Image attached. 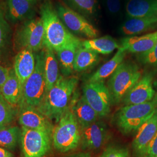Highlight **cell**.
Masks as SVG:
<instances>
[{"instance_id":"cell-16","label":"cell","mask_w":157,"mask_h":157,"mask_svg":"<svg viewBox=\"0 0 157 157\" xmlns=\"http://www.w3.org/2000/svg\"><path fill=\"white\" fill-rule=\"evenodd\" d=\"M76 91L73 95L70 107L76 118L81 129L90 125L99 119V116L91 107L83 95H76Z\"/></svg>"},{"instance_id":"cell-29","label":"cell","mask_w":157,"mask_h":157,"mask_svg":"<svg viewBox=\"0 0 157 157\" xmlns=\"http://www.w3.org/2000/svg\"><path fill=\"white\" fill-rule=\"evenodd\" d=\"M17 112V109L9 104L0 92V130L10 126Z\"/></svg>"},{"instance_id":"cell-1","label":"cell","mask_w":157,"mask_h":157,"mask_svg":"<svg viewBox=\"0 0 157 157\" xmlns=\"http://www.w3.org/2000/svg\"><path fill=\"white\" fill-rule=\"evenodd\" d=\"M78 83L77 76L59 75L56 83L46 93L37 109L52 122L57 124L70 107Z\"/></svg>"},{"instance_id":"cell-33","label":"cell","mask_w":157,"mask_h":157,"mask_svg":"<svg viewBox=\"0 0 157 157\" xmlns=\"http://www.w3.org/2000/svg\"><path fill=\"white\" fill-rule=\"evenodd\" d=\"M108 13L112 17H117L121 11V0H104Z\"/></svg>"},{"instance_id":"cell-24","label":"cell","mask_w":157,"mask_h":157,"mask_svg":"<svg viewBox=\"0 0 157 157\" xmlns=\"http://www.w3.org/2000/svg\"><path fill=\"white\" fill-rule=\"evenodd\" d=\"M81 44L86 48L104 55L109 54L116 49L118 50L120 47L119 44L110 36L82 40Z\"/></svg>"},{"instance_id":"cell-6","label":"cell","mask_w":157,"mask_h":157,"mask_svg":"<svg viewBox=\"0 0 157 157\" xmlns=\"http://www.w3.org/2000/svg\"><path fill=\"white\" fill-rule=\"evenodd\" d=\"M52 139L55 150L61 153L73 151L80 146L81 128L71 107L54 127Z\"/></svg>"},{"instance_id":"cell-12","label":"cell","mask_w":157,"mask_h":157,"mask_svg":"<svg viewBox=\"0 0 157 157\" xmlns=\"http://www.w3.org/2000/svg\"><path fill=\"white\" fill-rule=\"evenodd\" d=\"M108 136L107 124L98 119L81 129L80 145L84 151H98L105 144Z\"/></svg>"},{"instance_id":"cell-22","label":"cell","mask_w":157,"mask_h":157,"mask_svg":"<svg viewBox=\"0 0 157 157\" xmlns=\"http://www.w3.org/2000/svg\"><path fill=\"white\" fill-rule=\"evenodd\" d=\"M22 91V87L20 82L13 69L11 68L9 76L1 88V93L9 104L17 108L21 100Z\"/></svg>"},{"instance_id":"cell-14","label":"cell","mask_w":157,"mask_h":157,"mask_svg":"<svg viewBox=\"0 0 157 157\" xmlns=\"http://www.w3.org/2000/svg\"><path fill=\"white\" fill-rule=\"evenodd\" d=\"M18 112L19 123L22 127L53 133L54 126L52 122L36 108L25 107L19 109Z\"/></svg>"},{"instance_id":"cell-26","label":"cell","mask_w":157,"mask_h":157,"mask_svg":"<svg viewBox=\"0 0 157 157\" xmlns=\"http://www.w3.org/2000/svg\"><path fill=\"white\" fill-rule=\"evenodd\" d=\"M100 56L94 51L86 48L81 46L76 52L74 61V71L84 72L94 67L100 61Z\"/></svg>"},{"instance_id":"cell-19","label":"cell","mask_w":157,"mask_h":157,"mask_svg":"<svg viewBox=\"0 0 157 157\" xmlns=\"http://www.w3.org/2000/svg\"><path fill=\"white\" fill-rule=\"evenodd\" d=\"M81 40L75 37L56 52L59 67L63 76H70L74 72V61L76 52L81 46Z\"/></svg>"},{"instance_id":"cell-39","label":"cell","mask_w":157,"mask_h":157,"mask_svg":"<svg viewBox=\"0 0 157 157\" xmlns=\"http://www.w3.org/2000/svg\"><path fill=\"white\" fill-rule=\"evenodd\" d=\"M29 1H30V2H31L32 3H33L34 4H36L37 2H39L40 1H42V0H28Z\"/></svg>"},{"instance_id":"cell-30","label":"cell","mask_w":157,"mask_h":157,"mask_svg":"<svg viewBox=\"0 0 157 157\" xmlns=\"http://www.w3.org/2000/svg\"><path fill=\"white\" fill-rule=\"evenodd\" d=\"M11 33L10 26L6 19L4 12L0 7V56L9 42Z\"/></svg>"},{"instance_id":"cell-38","label":"cell","mask_w":157,"mask_h":157,"mask_svg":"<svg viewBox=\"0 0 157 157\" xmlns=\"http://www.w3.org/2000/svg\"><path fill=\"white\" fill-rule=\"evenodd\" d=\"M152 100L154 102V103L155 104V105L157 106V92L155 93V96H154V97Z\"/></svg>"},{"instance_id":"cell-25","label":"cell","mask_w":157,"mask_h":157,"mask_svg":"<svg viewBox=\"0 0 157 157\" xmlns=\"http://www.w3.org/2000/svg\"><path fill=\"white\" fill-rule=\"evenodd\" d=\"M44 51V75L47 93L56 83L59 76V63L54 51L45 48Z\"/></svg>"},{"instance_id":"cell-17","label":"cell","mask_w":157,"mask_h":157,"mask_svg":"<svg viewBox=\"0 0 157 157\" xmlns=\"http://www.w3.org/2000/svg\"><path fill=\"white\" fill-rule=\"evenodd\" d=\"M157 41V31L141 36H130L121 40L120 47L126 52L141 54L152 49Z\"/></svg>"},{"instance_id":"cell-9","label":"cell","mask_w":157,"mask_h":157,"mask_svg":"<svg viewBox=\"0 0 157 157\" xmlns=\"http://www.w3.org/2000/svg\"><path fill=\"white\" fill-rule=\"evenodd\" d=\"M83 96L100 118L107 117L111 112V101L105 81L87 82L82 87Z\"/></svg>"},{"instance_id":"cell-10","label":"cell","mask_w":157,"mask_h":157,"mask_svg":"<svg viewBox=\"0 0 157 157\" xmlns=\"http://www.w3.org/2000/svg\"><path fill=\"white\" fill-rule=\"evenodd\" d=\"M56 9L63 25L73 35L88 39L97 38L98 31L83 15L61 4H58Z\"/></svg>"},{"instance_id":"cell-35","label":"cell","mask_w":157,"mask_h":157,"mask_svg":"<svg viewBox=\"0 0 157 157\" xmlns=\"http://www.w3.org/2000/svg\"><path fill=\"white\" fill-rule=\"evenodd\" d=\"M10 69L3 66L0 62V92L3 84L5 83L9 76Z\"/></svg>"},{"instance_id":"cell-11","label":"cell","mask_w":157,"mask_h":157,"mask_svg":"<svg viewBox=\"0 0 157 157\" xmlns=\"http://www.w3.org/2000/svg\"><path fill=\"white\" fill-rule=\"evenodd\" d=\"M156 73V71L151 70L144 73L124 97L121 103L126 105L152 101L156 93L153 88V80Z\"/></svg>"},{"instance_id":"cell-7","label":"cell","mask_w":157,"mask_h":157,"mask_svg":"<svg viewBox=\"0 0 157 157\" xmlns=\"http://www.w3.org/2000/svg\"><path fill=\"white\" fill-rule=\"evenodd\" d=\"M17 49L39 52L44 44V28L40 17L25 21L17 28L14 37Z\"/></svg>"},{"instance_id":"cell-23","label":"cell","mask_w":157,"mask_h":157,"mask_svg":"<svg viewBox=\"0 0 157 157\" xmlns=\"http://www.w3.org/2000/svg\"><path fill=\"white\" fill-rule=\"evenodd\" d=\"M126 54V52L121 48L112 58L99 67L95 72L91 74L86 80L87 82L105 81L110 77L115 72L118 66L123 62Z\"/></svg>"},{"instance_id":"cell-5","label":"cell","mask_w":157,"mask_h":157,"mask_svg":"<svg viewBox=\"0 0 157 157\" xmlns=\"http://www.w3.org/2000/svg\"><path fill=\"white\" fill-rule=\"evenodd\" d=\"M141 76L140 69L135 62L130 61L122 62L109 77L107 83L111 104L117 105L121 103L124 97Z\"/></svg>"},{"instance_id":"cell-13","label":"cell","mask_w":157,"mask_h":157,"mask_svg":"<svg viewBox=\"0 0 157 157\" xmlns=\"http://www.w3.org/2000/svg\"><path fill=\"white\" fill-rule=\"evenodd\" d=\"M157 133V109L137 132L132 144L133 157H144L148 147Z\"/></svg>"},{"instance_id":"cell-28","label":"cell","mask_w":157,"mask_h":157,"mask_svg":"<svg viewBox=\"0 0 157 157\" xmlns=\"http://www.w3.org/2000/svg\"><path fill=\"white\" fill-rule=\"evenodd\" d=\"M21 129L17 126H10L0 130V147L9 151H13L20 141Z\"/></svg>"},{"instance_id":"cell-20","label":"cell","mask_w":157,"mask_h":157,"mask_svg":"<svg viewBox=\"0 0 157 157\" xmlns=\"http://www.w3.org/2000/svg\"><path fill=\"white\" fill-rule=\"evenodd\" d=\"M157 28V17L128 18L120 28V32L125 36H134Z\"/></svg>"},{"instance_id":"cell-2","label":"cell","mask_w":157,"mask_h":157,"mask_svg":"<svg viewBox=\"0 0 157 157\" xmlns=\"http://www.w3.org/2000/svg\"><path fill=\"white\" fill-rule=\"evenodd\" d=\"M40 13L44 28L45 48L56 52L75 37L63 25L50 0L42 4Z\"/></svg>"},{"instance_id":"cell-34","label":"cell","mask_w":157,"mask_h":157,"mask_svg":"<svg viewBox=\"0 0 157 157\" xmlns=\"http://www.w3.org/2000/svg\"><path fill=\"white\" fill-rule=\"evenodd\" d=\"M144 157H157V133L150 142Z\"/></svg>"},{"instance_id":"cell-31","label":"cell","mask_w":157,"mask_h":157,"mask_svg":"<svg viewBox=\"0 0 157 157\" xmlns=\"http://www.w3.org/2000/svg\"><path fill=\"white\" fill-rule=\"evenodd\" d=\"M137 59L141 64L150 67L152 71L157 72V41L150 50L137 54Z\"/></svg>"},{"instance_id":"cell-15","label":"cell","mask_w":157,"mask_h":157,"mask_svg":"<svg viewBox=\"0 0 157 157\" xmlns=\"http://www.w3.org/2000/svg\"><path fill=\"white\" fill-rule=\"evenodd\" d=\"M34 6L28 0H6V19L12 23L32 19L36 14Z\"/></svg>"},{"instance_id":"cell-32","label":"cell","mask_w":157,"mask_h":157,"mask_svg":"<svg viewBox=\"0 0 157 157\" xmlns=\"http://www.w3.org/2000/svg\"><path fill=\"white\" fill-rule=\"evenodd\" d=\"M100 157H130L129 150L124 147L111 146L102 152Z\"/></svg>"},{"instance_id":"cell-18","label":"cell","mask_w":157,"mask_h":157,"mask_svg":"<svg viewBox=\"0 0 157 157\" xmlns=\"http://www.w3.org/2000/svg\"><path fill=\"white\" fill-rule=\"evenodd\" d=\"M35 65V54L33 51L24 49L17 54L13 69L22 87L33 72Z\"/></svg>"},{"instance_id":"cell-36","label":"cell","mask_w":157,"mask_h":157,"mask_svg":"<svg viewBox=\"0 0 157 157\" xmlns=\"http://www.w3.org/2000/svg\"><path fill=\"white\" fill-rule=\"evenodd\" d=\"M0 157H14L11 152L0 147Z\"/></svg>"},{"instance_id":"cell-4","label":"cell","mask_w":157,"mask_h":157,"mask_svg":"<svg viewBox=\"0 0 157 157\" xmlns=\"http://www.w3.org/2000/svg\"><path fill=\"white\" fill-rule=\"evenodd\" d=\"M36 65L33 72L23 85L19 109L25 107L37 108L45 97L46 82L44 75V50L35 53Z\"/></svg>"},{"instance_id":"cell-21","label":"cell","mask_w":157,"mask_h":157,"mask_svg":"<svg viewBox=\"0 0 157 157\" xmlns=\"http://www.w3.org/2000/svg\"><path fill=\"white\" fill-rule=\"evenodd\" d=\"M125 11L128 18L157 17V0H127Z\"/></svg>"},{"instance_id":"cell-3","label":"cell","mask_w":157,"mask_h":157,"mask_svg":"<svg viewBox=\"0 0 157 157\" xmlns=\"http://www.w3.org/2000/svg\"><path fill=\"white\" fill-rule=\"evenodd\" d=\"M157 109L153 100L139 104L126 105L115 113L113 122L122 134L131 135L137 132Z\"/></svg>"},{"instance_id":"cell-8","label":"cell","mask_w":157,"mask_h":157,"mask_svg":"<svg viewBox=\"0 0 157 157\" xmlns=\"http://www.w3.org/2000/svg\"><path fill=\"white\" fill-rule=\"evenodd\" d=\"M52 133L21 127L20 139L22 157H45L50 151Z\"/></svg>"},{"instance_id":"cell-37","label":"cell","mask_w":157,"mask_h":157,"mask_svg":"<svg viewBox=\"0 0 157 157\" xmlns=\"http://www.w3.org/2000/svg\"><path fill=\"white\" fill-rule=\"evenodd\" d=\"M67 157H91V153L89 151L79 152L72 154Z\"/></svg>"},{"instance_id":"cell-27","label":"cell","mask_w":157,"mask_h":157,"mask_svg":"<svg viewBox=\"0 0 157 157\" xmlns=\"http://www.w3.org/2000/svg\"><path fill=\"white\" fill-rule=\"evenodd\" d=\"M66 6L86 18L95 17L98 12L97 0H63Z\"/></svg>"}]
</instances>
